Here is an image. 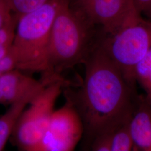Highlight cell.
I'll list each match as a JSON object with an SVG mask.
<instances>
[{
	"mask_svg": "<svg viewBox=\"0 0 151 151\" xmlns=\"http://www.w3.org/2000/svg\"><path fill=\"white\" fill-rule=\"evenodd\" d=\"M130 116L131 115L111 131V151L134 150L133 142L130 132Z\"/></svg>",
	"mask_w": 151,
	"mask_h": 151,
	"instance_id": "cell-11",
	"label": "cell"
},
{
	"mask_svg": "<svg viewBox=\"0 0 151 151\" xmlns=\"http://www.w3.org/2000/svg\"><path fill=\"white\" fill-rule=\"evenodd\" d=\"M11 12L18 17L34 11L48 2L49 0H7Z\"/></svg>",
	"mask_w": 151,
	"mask_h": 151,
	"instance_id": "cell-13",
	"label": "cell"
},
{
	"mask_svg": "<svg viewBox=\"0 0 151 151\" xmlns=\"http://www.w3.org/2000/svg\"><path fill=\"white\" fill-rule=\"evenodd\" d=\"M80 7L103 32H115L139 15L132 0H78Z\"/></svg>",
	"mask_w": 151,
	"mask_h": 151,
	"instance_id": "cell-7",
	"label": "cell"
},
{
	"mask_svg": "<svg viewBox=\"0 0 151 151\" xmlns=\"http://www.w3.org/2000/svg\"><path fill=\"white\" fill-rule=\"evenodd\" d=\"M54 110L47 128L35 151H72L83 137L81 116L70 98Z\"/></svg>",
	"mask_w": 151,
	"mask_h": 151,
	"instance_id": "cell-6",
	"label": "cell"
},
{
	"mask_svg": "<svg viewBox=\"0 0 151 151\" xmlns=\"http://www.w3.org/2000/svg\"><path fill=\"white\" fill-rule=\"evenodd\" d=\"M83 65L85 74L81 87L77 92L67 89L65 95L81 116L82 138L90 148L95 138L113 130L129 117L138 94L98 43Z\"/></svg>",
	"mask_w": 151,
	"mask_h": 151,
	"instance_id": "cell-1",
	"label": "cell"
},
{
	"mask_svg": "<svg viewBox=\"0 0 151 151\" xmlns=\"http://www.w3.org/2000/svg\"><path fill=\"white\" fill-rule=\"evenodd\" d=\"M69 85L62 81L49 84L30 102L29 108L24 110L11 136L13 144L19 150L35 151L54 112L57 99Z\"/></svg>",
	"mask_w": 151,
	"mask_h": 151,
	"instance_id": "cell-5",
	"label": "cell"
},
{
	"mask_svg": "<svg viewBox=\"0 0 151 151\" xmlns=\"http://www.w3.org/2000/svg\"><path fill=\"white\" fill-rule=\"evenodd\" d=\"M12 16L7 0H0V28L7 23Z\"/></svg>",
	"mask_w": 151,
	"mask_h": 151,
	"instance_id": "cell-14",
	"label": "cell"
},
{
	"mask_svg": "<svg viewBox=\"0 0 151 151\" xmlns=\"http://www.w3.org/2000/svg\"><path fill=\"white\" fill-rule=\"evenodd\" d=\"M75 15L68 5L60 1L53 22L49 44L48 70L41 81L45 86L66 81L62 73L83 64L96 46L101 29L81 10Z\"/></svg>",
	"mask_w": 151,
	"mask_h": 151,
	"instance_id": "cell-2",
	"label": "cell"
},
{
	"mask_svg": "<svg viewBox=\"0 0 151 151\" xmlns=\"http://www.w3.org/2000/svg\"><path fill=\"white\" fill-rule=\"evenodd\" d=\"M60 0H49L38 9L18 17L12 50L17 69L40 72L42 78L48 70L50 32Z\"/></svg>",
	"mask_w": 151,
	"mask_h": 151,
	"instance_id": "cell-3",
	"label": "cell"
},
{
	"mask_svg": "<svg viewBox=\"0 0 151 151\" xmlns=\"http://www.w3.org/2000/svg\"><path fill=\"white\" fill-rule=\"evenodd\" d=\"M38 81L18 69L0 76V104L10 105L24 99H34L45 87Z\"/></svg>",
	"mask_w": 151,
	"mask_h": 151,
	"instance_id": "cell-8",
	"label": "cell"
},
{
	"mask_svg": "<svg viewBox=\"0 0 151 151\" xmlns=\"http://www.w3.org/2000/svg\"><path fill=\"white\" fill-rule=\"evenodd\" d=\"M98 45L136 91L135 68L151 47V22L137 15L115 32H102Z\"/></svg>",
	"mask_w": 151,
	"mask_h": 151,
	"instance_id": "cell-4",
	"label": "cell"
},
{
	"mask_svg": "<svg viewBox=\"0 0 151 151\" xmlns=\"http://www.w3.org/2000/svg\"><path fill=\"white\" fill-rule=\"evenodd\" d=\"M136 81L146 92V97L151 106V47L144 58L135 68Z\"/></svg>",
	"mask_w": 151,
	"mask_h": 151,
	"instance_id": "cell-12",
	"label": "cell"
},
{
	"mask_svg": "<svg viewBox=\"0 0 151 151\" xmlns=\"http://www.w3.org/2000/svg\"><path fill=\"white\" fill-rule=\"evenodd\" d=\"M129 128L133 151H151V106L145 95L137 96Z\"/></svg>",
	"mask_w": 151,
	"mask_h": 151,
	"instance_id": "cell-9",
	"label": "cell"
},
{
	"mask_svg": "<svg viewBox=\"0 0 151 151\" xmlns=\"http://www.w3.org/2000/svg\"><path fill=\"white\" fill-rule=\"evenodd\" d=\"M32 100L24 99L11 104L5 113L0 116V151L4 150L20 115Z\"/></svg>",
	"mask_w": 151,
	"mask_h": 151,
	"instance_id": "cell-10",
	"label": "cell"
}]
</instances>
